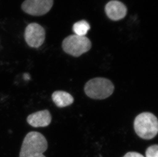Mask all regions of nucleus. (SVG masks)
Masks as SVG:
<instances>
[{
    "label": "nucleus",
    "instance_id": "obj_12",
    "mask_svg": "<svg viewBox=\"0 0 158 157\" xmlns=\"http://www.w3.org/2000/svg\"><path fill=\"white\" fill-rule=\"evenodd\" d=\"M123 157H145L140 153L135 151H130L127 153Z\"/></svg>",
    "mask_w": 158,
    "mask_h": 157
},
{
    "label": "nucleus",
    "instance_id": "obj_9",
    "mask_svg": "<svg viewBox=\"0 0 158 157\" xmlns=\"http://www.w3.org/2000/svg\"><path fill=\"white\" fill-rule=\"evenodd\" d=\"M54 104L58 107L63 108L70 106L74 102V98L68 92L64 91H56L52 95Z\"/></svg>",
    "mask_w": 158,
    "mask_h": 157
},
{
    "label": "nucleus",
    "instance_id": "obj_2",
    "mask_svg": "<svg viewBox=\"0 0 158 157\" xmlns=\"http://www.w3.org/2000/svg\"><path fill=\"white\" fill-rule=\"evenodd\" d=\"M134 127L139 137L143 139H152L158 134V119L152 113H141L135 119Z\"/></svg>",
    "mask_w": 158,
    "mask_h": 157
},
{
    "label": "nucleus",
    "instance_id": "obj_8",
    "mask_svg": "<svg viewBox=\"0 0 158 157\" xmlns=\"http://www.w3.org/2000/svg\"><path fill=\"white\" fill-rule=\"evenodd\" d=\"M52 117L48 110H41L30 114L27 117L28 123L35 127H45L50 124Z\"/></svg>",
    "mask_w": 158,
    "mask_h": 157
},
{
    "label": "nucleus",
    "instance_id": "obj_6",
    "mask_svg": "<svg viewBox=\"0 0 158 157\" xmlns=\"http://www.w3.org/2000/svg\"><path fill=\"white\" fill-rule=\"evenodd\" d=\"M53 0H25L21 8L26 14L32 16H42L52 7Z\"/></svg>",
    "mask_w": 158,
    "mask_h": 157
},
{
    "label": "nucleus",
    "instance_id": "obj_10",
    "mask_svg": "<svg viewBox=\"0 0 158 157\" xmlns=\"http://www.w3.org/2000/svg\"><path fill=\"white\" fill-rule=\"evenodd\" d=\"M89 29L90 26L89 24L85 20L76 22L73 26V32L75 33V35L80 36H85Z\"/></svg>",
    "mask_w": 158,
    "mask_h": 157
},
{
    "label": "nucleus",
    "instance_id": "obj_5",
    "mask_svg": "<svg viewBox=\"0 0 158 157\" xmlns=\"http://www.w3.org/2000/svg\"><path fill=\"white\" fill-rule=\"evenodd\" d=\"M45 29L37 23L29 24L25 30V40L30 47L36 49L40 47L45 42Z\"/></svg>",
    "mask_w": 158,
    "mask_h": 157
},
{
    "label": "nucleus",
    "instance_id": "obj_1",
    "mask_svg": "<svg viewBox=\"0 0 158 157\" xmlns=\"http://www.w3.org/2000/svg\"><path fill=\"white\" fill-rule=\"evenodd\" d=\"M48 148L45 136L37 132H30L24 138L19 157H46L44 153Z\"/></svg>",
    "mask_w": 158,
    "mask_h": 157
},
{
    "label": "nucleus",
    "instance_id": "obj_11",
    "mask_svg": "<svg viewBox=\"0 0 158 157\" xmlns=\"http://www.w3.org/2000/svg\"><path fill=\"white\" fill-rule=\"evenodd\" d=\"M145 156L146 157H158V145L155 144L148 147L145 152Z\"/></svg>",
    "mask_w": 158,
    "mask_h": 157
},
{
    "label": "nucleus",
    "instance_id": "obj_3",
    "mask_svg": "<svg viewBox=\"0 0 158 157\" xmlns=\"http://www.w3.org/2000/svg\"><path fill=\"white\" fill-rule=\"evenodd\" d=\"M84 90L89 98L93 99H103L109 98L113 94L114 85L107 78H95L87 82Z\"/></svg>",
    "mask_w": 158,
    "mask_h": 157
},
{
    "label": "nucleus",
    "instance_id": "obj_7",
    "mask_svg": "<svg viewBox=\"0 0 158 157\" xmlns=\"http://www.w3.org/2000/svg\"><path fill=\"white\" fill-rule=\"evenodd\" d=\"M105 11L107 16L113 21L123 19L127 14V8L121 2L113 0L106 5Z\"/></svg>",
    "mask_w": 158,
    "mask_h": 157
},
{
    "label": "nucleus",
    "instance_id": "obj_4",
    "mask_svg": "<svg viewBox=\"0 0 158 157\" xmlns=\"http://www.w3.org/2000/svg\"><path fill=\"white\" fill-rule=\"evenodd\" d=\"M92 43L86 36L72 35L63 40L62 47L66 53L72 56H80L91 49Z\"/></svg>",
    "mask_w": 158,
    "mask_h": 157
}]
</instances>
